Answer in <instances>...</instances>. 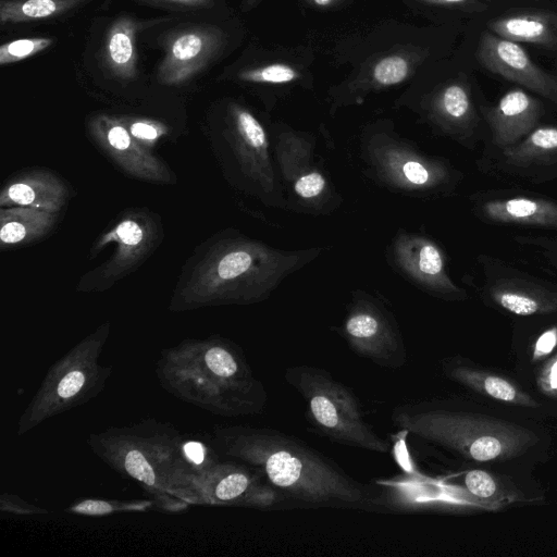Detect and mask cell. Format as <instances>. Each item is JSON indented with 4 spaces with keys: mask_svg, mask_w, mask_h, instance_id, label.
I'll return each mask as SVG.
<instances>
[{
    "mask_svg": "<svg viewBox=\"0 0 557 557\" xmlns=\"http://www.w3.org/2000/svg\"><path fill=\"white\" fill-rule=\"evenodd\" d=\"M60 213L28 207H0L1 250L20 248L48 237Z\"/></svg>",
    "mask_w": 557,
    "mask_h": 557,
    "instance_id": "2e32d148",
    "label": "cell"
},
{
    "mask_svg": "<svg viewBox=\"0 0 557 557\" xmlns=\"http://www.w3.org/2000/svg\"><path fill=\"white\" fill-rule=\"evenodd\" d=\"M409 60L401 54H389L380 59L372 69V82L377 87L397 85L410 74Z\"/></svg>",
    "mask_w": 557,
    "mask_h": 557,
    "instance_id": "603a6c76",
    "label": "cell"
},
{
    "mask_svg": "<svg viewBox=\"0 0 557 557\" xmlns=\"http://www.w3.org/2000/svg\"><path fill=\"white\" fill-rule=\"evenodd\" d=\"M446 374L457 383L495 400L530 408L540 406L513 382L497 374L463 363L447 364Z\"/></svg>",
    "mask_w": 557,
    "mask_h": 557,
    "instance_id": "ffe728a7",
    "label": "cell"
},
{
    "mask_svg": "<svg viewBox=\"0 0 557 557\" xmlns=\"http://www.w3.org/2000/svg\"><path fill=\"white\" fill-rule=\"evenodd\" d=\"M284 379L302 398L310 425L342 445L387 454L389 445L366 420L354 392L332 374L313 366H292Z\"/></svg>",
    "mask_w": 557,
    "mask_h": 557,
    "instance_id": "277c9868",
    "label": "cell"
},
{
    "mask_svg": "<svg viewBox=\"0 0 557 557\" xmlns=\"http://www.w3.org/2000/svg\"><path fill=\"white\" fill-rule=\"evenodd\" d=\"M88 133L95 146L128 176L152 184L176 183L170 166L137 141L122 120L96 116L88 124Z\"/></svg>",
    "mask_w": 557,
    "mask_h": 557,
    "instance_id": "52a82bcc",
    "label": "cell"
},
{
    "mask_svg": "<svg viewBox=\"0 0 557 557\" xmlns=\"http://www.w3.org/2000/svg\"><path fill=\"white\" fill-rule=\"evenodd\" d=\"M393 255L397 267L426 292L444 298L463 294L449 278L444 255L431 239L401 234L394 242Z\"/></svg>",
    "mask_w": 557,
    "mask_h": 557,
    "instance_id": "8fae6325",
    "label": "cell"
},
{
    "mask_svg": "<svg viewBox=\"0 0 557 557\" xmlns=\"http://www.w3.org/2000/svg\"><path fill=\"white\" fill-rule=\"evenodd\" d=\"M313 5L319 8H329L333 5L337 0H309Z\"/></svg>",
    "mask_w": 557,
    "mask_h": 557,
    "instance_id": "74e56055",
    "label": "cell"
},
{
    "mask_svg": "<svg viewBox=\"0 0 557 557\" xmlns=\"http://www.w3.org/2000/svg\"><path fill=\"white\" fill-rule=\"evenodd\" d=\"M475 54L478 61L490 72L557 104V76L537 66L518 42L504 39L492 32H483Z\"/></svg>",
    "mask_w": 557,
    "mask_h": 557,
    "instance_id": "30bf717a",
    "label": "cell"
},
{
    "mask_svg": "<svg viewBox=\"0 0 557 557\" xmlns=\"http://www.w3.org/2000/svg\"><path fill=\"white\" fill-rule=\"evenodd\" d=\"M509 164L528 166L557 157V126H536L523 139L503 149Z\"/></svg>",
    "mask_w": 557,
    "mask_h": 557,
    "instance_id": "44dd1931",
    "label": "cell"
},
{
    "mask_svg": "<svg viewBox=\"0 0 557 557\" xmlns=\"http://www.w3.org/2000/svg\"><path fill=\"white\" fill-rule=\"evenodd\" d=\"M72 197L71 186L55 172L32 168L10 176L0 191V207H28L61 213Z\"/></svg>",
    "mask_w": 557,
    "mask_h": 557,
    "instance_id": "7c38bea8",
    "label": "cell"
},
{
    "mask_svg": "<svg viewBox=\"0 0 557 557\" xmlns=\"http://www.w3.org/2000/svg\"><path fill=\"white\" fill-rule=\"evenodd\" d=\"M124 123L132 136L147 148L154 146L166 132L162 124L150 120L139 119Z\"/></svg>",
    "mask_w": 557,
    "mask_h": 557,
    "instance_id": "f546056e",
    "label": "cell"
},
{
    "mask_svg": "<svg viewBox=\"0 0 557 557\" xmlns=\"http://www.w3.org/2000/svg\"><path fill=\"white\" fill-rule=\"evenodd\" d=\"M491 299L516 315L547 314L557 311V294L518 278L495 282L488 288Z\"/></svg>",
    "mask_w": 557,
    "mask_h": 557,
    "instance_id": "ac0fdd59",
    "label": "cell"
},
{
    "mask_svg": "<svg viewBox=\"0 0 557 557\" xmlns=\"http://www.w3.org/2000/svg\"><path fill=\"white\" fill-rule=\"evenodd\" d=\"M463 482L472 495L482 499L494 498L499 490L497 481L488 472L480 469L468 471Z\"/></svg>",
    "mask_w": 557,
    "mask_h": 557,
    "instance_id": "f1b7e54d",
    "label": "cell"
},
{
    "mask_svg": "<svg viewBox=\"0 0 557 557\" xmlns=\"http://www.w3.org/2000/svg\"><path fill=\"white\" fill-rule=\"evenodd\" d=\"M226 141L235 161L253 190L264 201L277 196V185L264 127L248 110L231 108Z\"/></svg>",
    "mask_w": 557,
    "mask_h": 557,
    "instance_id": "9c48e42d",
    "label": "cell"
},
{
    "mask_svg": "<svg viewBox=\"0 0 557 557\" xmlns=\"http://www.w3.org/2000/svg\"><path fill=\"white\" fill-rule=\"evenodd\" d=\"M493 34L515 42L557 46V14L525 11L499 16L488 22Z\"/></svg>",
    "mask_w": 557,
    "mask_h": 557,
    "instance_id": "d6986e66",
    "label": "cell"
},
{
    "mask_svg": "<svg viewBox=\"0 0 557 557\" xmlns=\"http://www.w3.org/2000/svg\"><path fill=\"white\" fill-rule=\"evenodd\" d=\"M109 58L117 70L129 69L134 58V45L131 28L121 23L111 33L108 42Z\"/></svg>",
    "mask_w": 557,
    "mask_h": 557,
    "instance_id": "cb8c5ba5",
    "label": "cell"
},
{
    "mask_svg": "<svg viewBox=\"0 0 557 557\" xmlns=\"http://www.w3.org/2000/svg\"><path fill=\"white\" fill-rule=\"evenodd\" d=\"M556 267H557V262H556Z\"/></svg>",
    "mask_w": 557,
    "mask_h": 557,
    "instance_id": "60d3db41",
    "label": "cell"
},
{
    "mask_svg": "<svg viewBox=\"0 0 557 557\" xmlns=\"http://www.w3.org/2000/svg\"><path fill=\"white\" fill-rule=\"evenodd\" d=\"M239 78L251 83L286 84L297 81L299 73L288 64L273 63L244 71L239 74Z\"/></svg>",
    "mask_w": 557,
    "mask_h": 557,
    "instance_id": "d4e9b609",
    "label": "cell"
},
{
    "mask_svg": "<svg viewBox=\"0 0 557 557\" xmlns=\"http://www.w3.org/2000/svg\"><path fill=\"white\" fill-rule=\"evenodd\" d=\"M395 426L430 444L476 462L505 461L522 455L539 437L508 421L411 400L394 407Z\"/></svg>",
    "mask_w": 557,
    "mask_h": 557,
    "instance_id": "3957f363",
    "label": "cell"
},
{
    "mask_svg": "<svg viewBox=\"0 0 557 557\" xmlns=\"http://www.w3.org/2000/svg\"><path fill=\"white\" fill-rule=\"evenodd\" d=\"M258 0H245L247 7H252L253 4L257 3Z\"/></svg>",
    "mask_w": 557,
    "mask_h": 557,
    "instance_id": "ab89813d",
    "label": "cell"
},
{
    "mask_svg": "<svg viewBox=\"0 0 557 557\" xmlns=\"http://www.w3.org/2000/svg\"><path fill=\"white\" fill-rule=\"evenodd\" d=\"M51 39L48 38H27L18 39L4 44L0 48V64L16 62L51 45Z\"/></svg>",
    "mask_w": 557,
    "mask_h": 557,
    "instance_id": "4316f807",
    "label": "cell"
},
{
    "mask_svg": "<svg viewBox=\"0 0 557 557\" xmlns=\"http://www.w3.org/2000/svg\"><path fill=\"white\" fill-rule=\"evenodd\" d=\"M208 368L218 376L230 379L238 375L239 364L236 358L225 348L212 347L205 356Z\"/></svg>",
    "mask_w": 557,
    "mask_h": 557,
    "instance_id": "83f0119b",
    "label": "cell"
},
{
    "mask_svg": "<svg viewBox=\"0 0 557 557\" xmlns=\"http://www.w3.org/2000/svg\"><path fill=\"white\" fill-rule=\"evenodd\" d=\"M67 0H26L24 2H2L1 22L44 18L60 12Z\"/></svg>",
    "mask_w": 557,
    "mask_h": 557,
    "instance_id": "7402d4cb",
    "label": "cell"
},
{
    "mask_svg": "<svg viewBox=\"0 0 557 557\" xmlns=\"http://www.w3.org/2000/svg\"><path fill=\"white\" fill-rule=\"evenodd\" d=\"M164 238L160 216L147 208H131L121 212L95 239L89 258L96 257L109 244L113 253L77 282L79 292H103L138 270L157 250Z\"/></svg>",
    "mask_w": 557,
    "mask_h": 557,
    "instance_id": "5b68a950",
    "label": "cell"
},
{
    "mask_svg": "<svg viewBox=\"0 0 557 557\" xmlns=\"http://www.w3.org/2000/svg\"><path fill=\"white\" fill-rule=\"evenodd\" d=\"M430 115L446 133L463 136L470 134L478 122L471 88L465 77L442 86L431 101Z\"/></svg>",
    "mask_w": 557,
    "mask_h": 557,
    "instance_id": "9a60e30c",
    "label": "cell"
},
{
    "mask_svg": "<svg viewBox=\"0 0 557 557\" xmlns=\"http://www.w3.org/2000/svg\"><path fill=\"white\" fill-rule=\"evenodd\" d=\"M338 332L351 350L379 367L396 370L407 363L406 345L395 318L371 299H357Z\"/></svg>",
    "mask_w": 557,
    "mask_h": 557,
    "instance_id": "8992f818",
    "label": "cell"
},
{
    "mask_svg": "<svg viewBox=\"0 0 557 557\" xmlns=\"http://www.w3.org/2000/svg\"><path fill=\"white\" fill-rule=\"evenodd\" d=\"M536 385L543 395L557 399V352L537 372Z\"/></svg>",
    "mask_w": 557,
    "mask_h": 557,
    "instance_id": "4dcf8cb0",
    "label": "cell"
},
{
    "mask_svg": "<svg viewBox=\"0 0 557 557\" xmlns=\"http://www.w3.org/2000/svg\"><path fill=\"white\" fill-rule=\"evenodd\" d=\"M85 376L79 371H72L66 374L58 386V394L63 398L75 395L83 386Z\"/></svg>",
    "mask_w": 557,
    "mask_h": 557,
    "instance_id": "836d02e7",
    "label": "cell"
},
{
    "mask_svg": "<svg viewBox=\"0 0 557 557\" xmlns=\"http://www.w3.org/2000/svg\"><path fill=\"white\" fill-rule=\"evenodd\" d=\"M75 511L88 515H103L112 510L108 503L101 500H86L74 508Z\"/></svg>",
    "mask_w": 557,
    "mask_h": 557,
    "instance_id": "d590c367",
    "label": "cell"
},
{
    "mask_svg": "<svg viewBox=\"0 0 557 557\" xmlns=\"http://www.w3.org/2000/svg\"><path fill=\"white\" fill-rule=\"evenodd\" d=\"M481 212L494 223L557 228V202L543 198L493 199L482 205Z\"/></svg>",
    "mask_w": 557,
    "mask_h": 557,
    "instance_id": "e0dca14e",
    "label": "cell"
},
{
    "mask_svg": "<svg viewBox=\"0 0 557 557\" xmlns=\"http://www.w3.org/2000/svg\"><path fill=\"white\" fill-rule=\"evenodd\" d=\"M497 147H510L532 129L543 114V104L521 88H513L502 96L498 102L482 109Z\"/></svg>",
    "mask_w": 557,
    "mask_h": 557,
    "instance_id": "4fadbf2b",
    "label": "cell"
},
{
    "mask_svg": "<svg viewBox=\"0 0 557 557\" xmlns=\"http://www.w3.org/2000/svg\"><path fill=\"white\" fill-rule=\"evenodd\" d=\"M125 468L135 479L152 485L154 483V473L152 467L138 450H131L125 457Z\"/></svg>",
    "mask_w": 557,
    "mask_h": 557,
    "instance_id": "1f68e13d",
    "label": "cell"
},
{
    "mask_svg": "<svg viewBox=\"0 0 557 557\" xmlns=\"http://www.w3.org/2000/svg\"><path fill=\"white\" fill-rule=\"evenodd\" d=\"M369 163L380 177L389 184L409 190H429L440 187L448 178L447 168L426 158L398 139L374 136L368 140Z\"/></svg>",
    "mask_w": 557,
    "mask_h": 557,
    "instance_id": "ba28073f",
    "label": "cell"
},
{
    "mask_svg": "<svg viewBox=\"0 0 557 557\" xmlns=\"http://www.w3.org/2000/svg\"><path fill=\"white\" fill-rule=\"evenodd\" d=\"M240 448L270 485L298 500L357 508L375 504L368 485L294 436L271 428L259 429L243 436Z\"/></svg>",
    "mask_w": 557,
    "mask_h": 557,
    "instance_id": "7a4b0ae2",
    "label": "cell"
},
{
    "mask_svg": "<svg viewBox=\"0 0 557 557\" xmlns=\"http://www.w3.org/2000/svg\"><path fill=\"white\" fill-rule=\"evenodd\" d=\"M207 38L198 33H187L173 42L171 47V60L173 63L183 65L191 62L206 50Z\"/></svg>",
    "mask_w": 557,
    "mask_h": 557,
    "instance_id": "484cf974",
    "label": "cell"
},
{
    "mask_svg": "<svg viewBox=\"0 0 557 557\" xmlns=\"http://www.w3.org/2000/svg\"><path fill=\"white\" fill-rule=\"evenodd\" d=\"M171 1L185 3V4H189V5H199V4H205V3L209 2V0H171Z\"/></svg>",
    "mask_w": 557,
    "mask_h": 557,
    "instance_id": "f35d334b",
    "label": "cell"
},
{
    "mask_svg": "<svg viewBox=\"0 0 557 557\" xmlns=\"http://www.w3.org/2000/svg\"><path fill=\"white\" fill-rule=\"evenodd\" d=\"M184 450L186 456L196 463H201L203 460V448L197 442H189L185 444Z\"/></svg>",
    "mask_w": 557,
    "mask_h": 557,
    "instance_id": "8d00e7d4",
    "label": "cell"
},
{
    "mask_svg": "<svg viewBox=\"0 0 557 557\" xmlns=\"http://www.w3.org/2000/svg\"><path fill=\"white\" fill-rule=\"evenodd\" d=\"M309 144L300 137L282 134L276 144V154L282 174L294 194L305 202H318L326 195L327 182L309 158Z\"/></svg>",
    "mask_w": 557,
    "mask_h": 557,
    "instance_id": "5bb4252c",
    "label": "cell"
},
{
    "mask_svg": "<svg viewBox=\"0 0 557 557\" xmlns=\"http://www.w3.org/2000/svg\"><path fill=\"white\" fill-rule=\"evenodd\" d=\"M426 4L462 8L468 11H483L492 0H417Z\"/></svg>",
    "mask_w": 557,
    "mask_h": 557,
    "instance_id": "e575fe53",
    "label": "cell"
},
{
    "mask_svg": "<svg viewBox=\"0 0 557 557\" xmlns=\"http://www.w3.org/2000/svg\"><path fill=\"white\" fill-rule=\"evenodd\" d=\"M317 255V249L286 251L223 231L196 247L185 262L173 301L188 306L261 301Z\"/></svg>",
    "mask_w": 557,
    "mask_h": 557,
    "instance_id": "6da1fadb",
    "label": "cell"
},
{
    "mask_svg": "<svg viewBox=\"0 0 557 557\" xmlns=\"http://www.w3.org/2000/svg\"><path fill=\"white\" fill-rule=\"evenodd\" d=\"M557 346V325L545 330L535 341L532 349L531 359L533 362L540 361L548 356Z\"/></svg>",
    "mask_w": 557,
    "mask_h": 557,
    "instance_id": "d6a6232c",
    "label": "cell"
}]
</instances>
